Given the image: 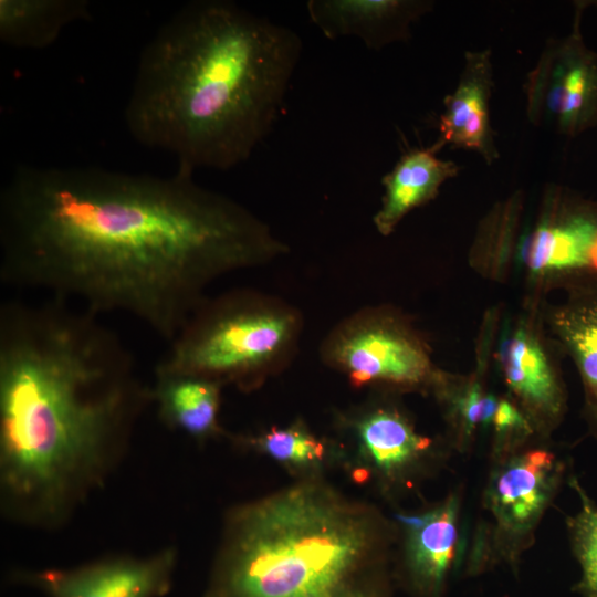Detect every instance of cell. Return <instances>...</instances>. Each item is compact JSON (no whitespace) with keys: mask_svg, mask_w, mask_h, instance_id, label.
Segmentation results:
<instances>
[{"mask_svg":"<svg viewBox=\"0 0 597 597\" xmlns=\"http://www.w3.org/2000/svg\"><path fill=\"white\" fill-rule=\"evenodd\" d=\"M564 297L538 307L548 335L576 367L583 388L582 415L597 441V282L559 290Z\"/></svg>","mask_w":597,"mask_h":597,"instance_id":"cell-15","label":"cell"},{"mask_svg":"<svg viewBox=\"0 0 597 597\" xmlns=\"http://www.w3.org/2000/svg\"><path fill=\"white\" fill-rule=\"evenodd\" d=\"M301 52L293 30L239 4L190 2L139 56L127 129L177 169L237 167L277 122Z\"/></svg>","mask_w":597,"mask_h":597,"instance_id":"cell-3","label":"cell"},{"mask_svg":"<svg viewBox=\"0 0 597 597\" xmlns=\"http://www.w3.org/2000/svg\"><path fill=\"white\" fill-rule=\"evenodd\" d=\"M222 387L211 379L157 365L150 385L160 421L199 442L227 434L219 421Z\"/></svg>","mask_w":597,"mask_h":597,"instance_id":"cell-18","label":"cell"},{"mask_svg":"<svg viewBox=\"0 0 597 597\" xmlns=\"http://www.w3.org/2000/svg\"><path fill=\"white\" fill-rule=\"evenodd\" d=\"M441 149L436 142L429 147L412 148L383 177L384 195L373 217L381 235H390L408 213L434 200L441 187L459 175L455 161L437 155Z\"/></svg>","mask_w":597,"mask_h":597,"instance_id":"cell-17","label":"cell"},{"mask_svg":"<svg viewBox=\"0 0 597 597\" xmlns=\"http://www.w3.org/2000/svg\"><path fill=\"white\" fill-rule=\"evenodd\" d=\"M355 446L362 480L374 476L386 489H408L443 457L439 441L420 433L396 402H368L338 418Z\"/></svg>","mask_w":597,"mask_h":597,"instance_id":"cell-11","label":"cell"},{"mask_svg":"<svg viewBox=\"0 0 597 597\" xmlns=\"http://www.w3.org/2000/svg\"><path fill=\"white\" fill-rule=\"evenodd\" d=\"M535 437L492 457L482 499V519L465 555L464 574L479 576L498 566L516 569L554 502L566 463Z\"/></svg>","mask_w":597,"mask_h":597,"instance_id":"cell-6","label":"cell"},{"mask_svg":"<svg viewBox=\"0 0 597 597\" xmlns=\"http://www.w3.org/2000/svg\"><path fill=\"white\" fill-rule=\"evenodd\" d=\"M492 329L485 325L475 370L469 376L443 373L431 394L441 406L449 428V443L468 451L482 430H491L501 396L486 388Z\"/></svg>","mask_w":597,"mask_h":597,"instance_id":"cell-19","label":"cell"},{"mask_svg":"<svg viewBox=\"0 0 597 597\" xmlns=\"http://www.w3.org/2000/svg\"><path fill=\"white\" fill-rule=\"evenodd\" d=\"M461 494L453 492L425 511L397 515L400 570L418 597H443L461 556Z\"/></svg>","mask_w":597,"mask_h":597,"instance_id":"cell-13","label":"cell"},{"mask_svg":"<svg viewBox=\"0 0 597 597\" xmlns=\"http://www.w3.org/2000/svg\"><path fill=\"white\" fill-rule=\"evenodd\" d=\"M590 3L575 2L569 33L545 42L524 83L527 121L567 138L597 127V52L580 27Z\"/></svg>","mask_w":597,"mask_h":597,"instance_id":"cell-9","label":"cell"},{"mask_svg":"<svg viewBox=\"0 0 597 597\" xmlns=\"http://www.w3.org/2000/svg\"><path fill=\"white\" fill-rule=\"evenodd\" d=\"M289 247L235 200L177 169L21 166L0 195V279L135 317L170 342L219 277Z\"/></svg>","mask_w":597,"mask_h":597,"instance_id":"cell-1","label":"cell"},{"mask_svg":"<svg viewBox=\"0 0 597 597\" xmlns=\"http://www.w3.org/2000/svg\"><path fill=\"white\" fill-rule=\"evenodd\" d=\"M176 565V548L166 547L143 557L116 556L21 576L49 597H163Z\"/></svg>","mask_w":597,"mask_h":597,"instance_id":"cell-12","label":"cell"},{"mask_svg":"<svg viewBox=\"0 0 597 597\" xmlns=\"http://www.w3.org/2000/svg\"><path fill=\"white\" fill-rule=\"evenodd\" d=\"M568 485L579 499L578 511L566 520L570 548L580 569L573 590L580 597H597V504L576 476L569 478Z\"/></svg>","mask_w":597,"mask_h":597,"instance_id":"cell-23","label":"cell"},{"mask_svg":"<svg viewBox=\"0 0 597 597\" xmlns=\"http://www.w3.org/2000/svg\"><path fill=\"white\" fill-rule=\"evenodd\" d=\"M229 437L243 449L265 454L285 468L307 475H315L333 451L327 441L312 432L302 420L285 427H271L255 434Z\"/></svg>","mask_w":597,"mask_h":597,"instance_id":"cell-22","label":"cell"},{"mask_svg":"<svg viewBox=\"0 0 597 597\" xmlns=\"http://www.w3.org/2000/svg\"><path fill=\"white\" fill-rule=\"evenodd\" d=\"M151 388L98 315L50 296L0 306V495L21 525L53 530L126 454Z\"/></svg>","mask_w":597,"mask_h":597,"instance_id":"cell-2","label":"cell"},{"mask_svg":"<svg viewBox=\"0 0 597 597\" xmlns=\"http://www.w3.org/2000/svg\"><path fill=\"white\" fill-rule=\"evenodd\" d=\"M494 69L490 49L465 51L463 67L454 90L444 97L436 143L443 148L473 151L486 165L500 158L491 124L490 102Z\"/></svg>","mask_w":597,"mask_h":597,"instance_id":"cell-14","label":"cell"},{"mask_svg":"<svg viewBox=\"0 0 597 597\" xmlns=\"http://www.w3.org/2000/svg\"><path fill=\"white\" fill-rule=\"evenodd\" d=\"M523 202V192H514L499 201L478 227L470 263L489 279L503 280L513 264Z\"/></svg>","mask_w":597,"mask_h":597,"instance_id":"cell-21","label":"cell"},{"mask_svg":"<svg viewBox=\"0 0 597 597\" xmlns=\"http://www.w3.org/2000/svg\"><path fill=\"white\" fill-rule=\"evenodd\" d=\"M398 524L316 475L233 506L205 597H389Z\"/></svg>","mask_w":597,"mask_h":597,"instance_id":"cell-4","label":"cell"},{"mask_svg":"<svg viewBox=\"0 0 597 597\" xmlns=\"http://www.w3.org/2000/svg\"><path fill=\"white\" fill-rule=\"evenodd\" d=\"M530 296L525 310L506 321L493 356L507 390L535 434L549 439L567 413L568 395L563 377L561 348L548 335L538 307Z\"/></svg>","mask_w":597,"mask_h":597,"instance_id":"cell-10","label":"cell"},{"mask_svg":"<svg viewBox=\"0 0 597 597\" xmlns=\"http://www.w3.org/2000/svg\"><path fill=\"white\" fill-rule=\"evenodd\" d=\"M320 354L357 388L431 394L444 371L412 320L389 305L366 306L342 320L323 339Z\"/></svg>","mask_w":597,"mask_h":597,"instance_id":"cell-7","label":"cell"},{"mask_svg":"<svg viewBox=\"0 0 597 597\" xmlns=\"http://www.w3.org/2000/svg\"><path fill=\"white\" fill-rule=\"evenodd\" d=\"M302 331L295 306L260 291L235 289L206 296L157 366L252 391L289 367Z\"/></svg>","mask_w":597,"mask_h":597,"instance_id":"cell-5","label":"cell"},{"mask_svg":"<svg viewBox=\"0 0 597 597\" xmlns=\"http://www.w3.org/2000/svg\"><path fill=\"white\" fill-rule=\"evenodd\" d=\"M311 21L328 39L356 36L368 49L405 42L411 27L433 8L427 0H310Z\"/></svg>","mask_w":597,"mask_h":597,"instance_id":"cell-16","label":"cell"},{"mask_svg":"<svg viewBox=\"0 0 597 597\" xmlns=\"http://www.w3.org/2000/svg\"><path fill=\"white\" fill-rule=\"evenodd\" d=\"M513 265L523 271L532 295L597 282V198L548 184L537 213L520 231Z\"/></svg>","mask_w":597,"mask_h":597,"instance_id":"cell-8","label":"cell"},{"mask_svg":"<svg viewBox=\"0 0 597 597\" xmlns=\"http://www.w3.org/2000/svg\"><path fill=\"white\" fill-rule=\"evenodd\" d=\"M86 0H0V40L19 49H43L70 24L91 18Z\"/></svg>","mask_w":597,"mask_h":597,"instance_id":"cell-20","label":"cell"}]
</instances>
